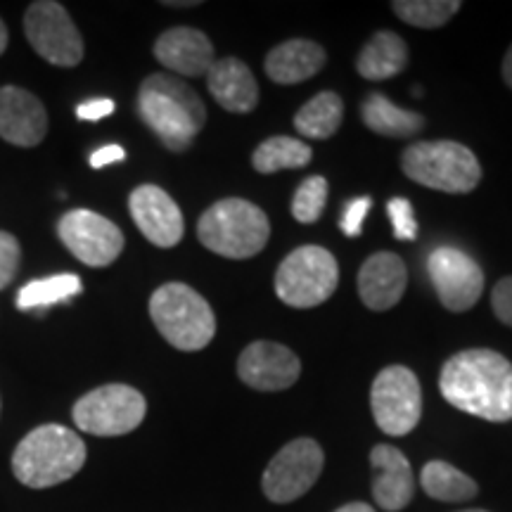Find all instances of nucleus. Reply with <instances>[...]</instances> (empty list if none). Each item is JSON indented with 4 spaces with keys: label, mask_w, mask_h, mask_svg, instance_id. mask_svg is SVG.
<instances>
[{
    "label": "nucleus",
    "mask_w": 512,
    "mask_h": 512,
    "mask_svg": "<svg viewBox=\"0 0 512 512\" xmlns=\"http://www.w3.org/2000/svg\"><path fill=\"white\" fill-rule=\"evenodd\" d=\"M439 389L458 411L489 422L512 420V363L494 349H467L448 358Z\"/></svg>",
    "instance_id": "obj_1"
},
{
    "label": "nucleus",
    "mask_w": 512,
    "mask_h": 512,
    "mask_svg": "<svg viewBox=\"0 0 512 512\" xmlns=\"http://www.w3.org/2000/svg\"><path fill=\"white\" fill-rule=\"evenodd\" d=\"M138 114L171 152L188 150L207 124L200 95L171 74L147 76L138 91Z\"/></svg>",
    "instance_id": "obj_2"
},
{
    "label": "nucleus",
    "mask_w": 512,
    "mask_h": 512,
    "mask_svg": "<svg viewBox=\"0 0 512 512\" xmlns=\"http://www.w3.org/2000/svg\"><path fill=\"white\" fill-rule=\"evenodd\" d=\"M86 463V444L74 430L41 425L19 441L12 453V472L29 489H50L74 475Z\"/></svg>",
    "instance_id": "obj_3"
},
{
    "label": "nucleus",
    "mask_w": 512,
    "mask_h": 512,
    "mask_svg": "<svg viewBox=\"0 0 512 512\" xmlns=\"http://www.w3.org/2000/svg\"><path fill=\"white\" fill-rule=\"evenodd\" d=\"M197 238L209 252L226 259H249L266 247L271 223L261 207L240 197H228L204 211L197 223Z\"/></svg>",
    "instance_id": "obj_4"
},
{
    "label": "nucleus",
    "mask_w": 512,
    "mask_h": 512,
    "mask_svg": "<svg viewBox=\"0 0 512 512\" xmlns=\"http://www.w3.org/2000/svg\"><path fill=\"white\" fill-rule=\"evenodd\" d=\"M401 169L411 181L448 195H465L482 181V166L475 152L456 140L413 143L401 155Z\"/></svg>",
    "instance_id": "obj_5"
},
{
    "label": "nucleus",
    "mask_w": 512,
    "mask_h": 512,
    "mask_svg": "<svg viewBox=\"0 0 512 512\" xmlns=\"http://www.w3.org/2000/svg\"><path fill=\"white\" fill-rule=\"evenodd\" d=\"M157 330L178 351H200L216 335V316L207 299L185 283H166L150 297Z\"/></svg>",
    "instance_id": "obj_6"
},
{
    "label": "nucleus",
    "mask_w": 512,
    "mask_h": 512,
    "mask_svg": "<svg viewBox=\"0 0 512 512\" xmlns=\"http://www.w3.org/2000/svg\"><path fill=\"white\" fill-rule=\"evenodd\" d=\"M339 283L337 259L328 249L304 245L285 256L275 271V294L294 309H313L335 294Z\"/></svg>",
    "instance_id": "obj_7"
},
{
    "label": "nucleus",
    "mask_w": 512,
    "mask_h": 512,
    "mask_svg": "<svg viewBox=\"0 0 512 512\" xmlns=\"http://www.w3.org/2000/svg\"><path fill=\"white\" fill-rule=\"evenodd\" d=\"M147 401L128 384H105L74 403V422L95 437H124L145 420Z\"/></svg>",
    "instance_id": "obj_8"
},
{
    "label": "nucleus",
    "mask_w": 512,
    "mask_h": 512,
    "mask_svg": "<svg viewBox=\"0 0 512 512\" xmlns=\"http://www.w3.org/2000/svg\"><path fill=\"white\" fill-rule=\"evenodd\" d=\"M370 406L377 427L389 437H406L418 427L422 415V389L418 375L406 366L380 370L370 389Z\"/></svg>",
    "instance_id": "obj_9"
},
{
    "label": "nucleus",
    "mask_w": 512,
    "mask_h": 512,
    "mask_svg": "<svg viewBox=\"0 0 512 512\" xmlns=\"http://www.w3.org/2000/svg\"><path fill=\"white\" fill-rule=\"evenodd\" d=\"M24 31L31 48L55 67H76L83 60V38L60 3H31L24 15Z\"/></svg>",
    "instance_id": "obj_10"
},
{
    "label": "nucleus",
    "mask_w": 512,
    "mask_h": 512,
    "mask_svg": "<svg viewBox=\"0 0 512 512\" xmlns=\"http://www.w3.org/2000/svg\"><path fill=\"white\" fill-rule=\"evenodd\" d=\"M323 448L313 439H294L278 451L264 472V494L273 503H292L316 484L323 472Z\"/></svg>",
    "instance_id": "obj_11"
},
{
    "label": "nucleus",
    "mask_w": 512,
    "mask_h": 512,
    "mask_svg": "<svg viewBox=\"0 0 512 512\" xmlns=\"http://www.w3.org/2000/svg\"><path fill=\"white\" fill-rule=\"evenodd\" d=\"M57 235L76 259L93 268L114 264L124 249V233L119 226L88 209L67 211L57 223Z\"/></svg>",
    "instance_id": "obj_12"
},
{
    "label": "nucleus",
    "mask_w": 512,
    "mask_h": 512,
    "mask_svg": "<svg viewBox=\"0 0 512 512\" xmlns=\"http://www.w3.org/2000/svg\"><path fill=\"white\" fill-rule=\"evenodd\" d=\"M432 285L448 311H470L484 292V273L472 256L458 247H437L427 259Z\"/></svg>",
    "instance_id": "obj_13"
},
{
    "label": "nucleus",
    "mask_w": 512,
    "mask_h": 512,
    "mask_svg": "<svg viewBox=\"0 0 512 512\" xmlns=\"http://www.w3.org/2000/svg\"><path fill=\"white\" fill-rule=\"evenodd\" d=\"M238 375L259 392H283L302 375V363L292 349L278 342H252L238 358Z\"/></svg>",
    "instance_id": "obj_14"
},
{
    "label": "nucleus",
    "mask_w": 512,
    "mask_h": 512,
    "mask_svg": "<svg viewBox=\"0 0 512 512\" xmlns=\"http://www.w3.org/2000/svg\"><path fill=\"white\" fill-rule=\"evenodd\" d=\"M133 221L152 245L169 249L183 240L185 221L178 204L159 185H140L128 197Z\"/></svg>",
    "instance_id": "obj_15"
},
{
    "label": "nucleus",
    "mask_w": 512,
    "mask_h": 512,
    "mask_svg": "<svg viewBox=\"0 0 512 512\" xmlns=\"http://www.w3.org/2000/svg\"><path fill=\"white\" fill-rule=\"evenodd\" d=\"M48 133V112L34 93L0 88V138L17 147H36Z\"/></svg>",
    "instance_id": "obj_16"
},
{
    "label": "nucleus",
    "mask_w": 512,
    "mask_h": 512,
    "mask_svg": "<svg viewBox=\"0 0 512 512\" xmlns=\"http://www.w3.org/2000/svg\"><path fill=\"white\" fill-rule=\"evenodd\" d=\"M152 53H155L157 62L162 64V67L171 69V72L181 76H190V79L207 76L211 64L216 62L214 46H211L209 36L192 27L166 29L164 34L157 38Z\"/></svg>",
    "instance_id": "obj_17"
},
{
    "label": "nucleus",
    "mask_w": 512,
    "mask_h": 512,
    "mask_svg": "<svg viewBox=\"0 0 512 512\" xmlns=\"http://www.w3.org/2000/svg\"><path fill=\"white\" fill-rule=\"evenodd\" d=\"M375 503L387 512H399L413 501L415 479L408 458L396 446L380 444L370 453Z\"/></svg>",
    "instance_id": "obj_18"
},
{
    "label": "nucleus",
    "mask_w": 512,
    "mask_h": 512,
    "mask_svg": "<svg viewBox=\"0 0 512 512\" xmlns=\"http://www.w3.org/2000/svg\"><path fill=\"white\" fill-rule=\"evenodd\" d=\"M408 273L399 254L377 252L358 271V297L370 311H387L401 302Z\"/></svg>",
    "instance_id": "obj_19"
},
{
    "label": "nucleus",
    "mask_w": 512,
    "mask_h": 512,
    "mask_svg": "<svg viewBox=\"0 0 512 512\" xmlns=\"http://www.w3.org/2000/svg\"><path fill=\"white\" fill-rule=\"evenodd\" d=\"M207 86L214 100L228 112L247 114L259 105V83L252 69L238 57H223L211 64Z\"/></svg>",
    "instance_id": "obj_20"
},
{
    "label": "nucleus",
    "mask_w": 512,
    "mask_h": 512,
    "mask_svg": "<svg viewBox=\"0 0 512 512\" xmlns=\"http://www.w3.org/2000/svg\"><path fill=\"white\" fill-rule=\"evenodd\" d=\"M325 50L313 41L292 38L280 43L266 55L264 72L278 86H294V83L309 81L325 67Z\"/></svg>",
    "instance_id": "obj_21"
},
{
    "label": "nucleus",
    "mask_w": 512,
    "mask_h": 512,
    "mask_svg": "<svg viewBox=\"0 0 512 512\" xmlns=\"http://www.w3.org/2000/svg\"><path fill=\"white\" fill-rule=\"evenodd\" d=\"M408 64L406 41L394 31H377L358 53L356 69L363 79L384 81L401 74Z\"/></svg>",
    "instance_id": "obj_22"
},
{
    "label": "nucleus",
    "mask_w": 512,
    "mask_h": 512,
    "mask_svg": "<svg viewBox=\"0 0 512 512\" xmlns=\"http://www.w3.org/2000/svg\"><path fill=\"white\" fill-rule=\"evenodd\" d=\"M361 119L370 131L387 138H411L422 131L425 117L418 112L403 110L382 93H370L361 105Z\"/></svg>",
    "instance_id": "obj_23"
},
{
    "label": "nucleus",
    "mask_w": 512,
    "mask_h": 512,
    "mask_svg": "<svg viewBox=\"0 0 512 512\" xmlns=\"http://www.w3.org/2000/svg\"><path fill=\"white\" fill-rule=\"evenodd\" d=\"M344 119V102L337 93L323 91L302 105V110L294 114V128L304 138L325 140L335 136Z\"/></svg>",
    "instance_id": "obj_24"
},
{
    "label": "nucleus",
    "mask_w": 512,
    "mask_h": 512,
    "mask_svg": "<svg viewBox=\"0 0 512 512\" xmlns=\"http://www.w3.org/2000/svg\"><path fill=\"white\" fill-rule=\"evenodd\" d=\"M420 484L427 496L444 503L472 501L479 494L475 479L467 477L458 467L444 463V460H430V463L422 467Z\"/></svg>",
    "instance_id": "obj_25"
},
{
    "label": "nucleus",
    "mask_w": 512,
    "mask_h": 512,
    "mask_svg": "<svg viewBox=\"0 0 512 512\" xmlns=\"http://www.w3.org/2000/svg\"><path fill=\"white\" fill-rule=\"evenodd\" d=\"M311 147L299 138L273 136L254 150L252 164L259 174H275L283 169H302L311 162Z\"/></svg>",
    "instance_id": "obj_26"
},
{
    "label": "nucleus",
    "mask_w": 512,
    "mask_h": 512,
    "mask_svg": "<svg viewBox=\"0 0 512 512\" xmlns=\"http://www.w3.org/2000/svg\"><path fill=\"white\" fill-rule=\"evenodd\" d=\"M81 292V280L74 273L50 275L46 280H34L24 285L17 294V309L22 311H43L48 306L69 302Z\"/></svg>",
    "instance_id": "obj_27"
},
{
    "label": "nucleus",
    "mask_w": 512,
    "mask_h": 512,
    "mask_svg": "<svg viewBox=\"0 0 512 512\" xmlns=\"http://www.w3.org/2000/svg\"><path fill=\"white\" fill-rule=\"evenodd\" d=\"M392 10L401 22L418 29H439L460 10L458 0H396Z\"/></svg>",
    "instance_id": "obj_28"
},
{
    "label": "nucleus",
    "mask_w": 512,
    "mask_h": 512,
    "mask_svg": "<svg viewBox=\"0 0 512 512\" xmlns=\"http://www.w3.org/2000/svg\"><path fill=\"white\" fill-rule=\"evenodd\" d=\"M328 181L323 176L304 178L292 197V216L299 223H316L328 202Z\"/></svg>",
    "instance_id": "obj_29"
},
{
    "label": "nucleus",
    "mask_w": 512,
    "mask_h": 512,
    "mask_svg": "<svg viewBox=\"0 0 512 512\" xmlns=\"http://www.w3.org/2000/svg\"><path fill=\"white\" fill-rule=\"evenodd\" d=\"M389 219H392L394 226V235L399 240H415L418 235V221H415V211L411 207V202L406 197H394L389 202Z\"/></svg>",
    "instance_id": "obj_30"
},
{
    "label": "nucleus",
    "mask_w": 512,
    "mask_h": 512,
    "mask_svg": "<svg viewBox=\"0 0 512 512\" xmlns=\"http://www.w3.org/2000/svg\"><path fill=\"white\" fill-rule=\"evenodd\" d=\"M19 256H22V249H19V242L15 235L0 230V290H5L19 271Z\"/></svg>",
    "instance_id": "obj_31"
},
{
    "label": "nucleus",
    "mask_w": 512,
    "mask_h": 512,
    "mask_svg": "<svg viewBox=\"0 0 512 512\" xmlns=\"http://www.w3.org/2000/svg\"><path fill=\"white\" fill-rule=\"evenodd\" d=\"M370 204H373L370 197H356V200L351 202L347 209H344L342 221H339V228H342V233L347 235V238H358V235H361L363 221H366Z\"/></svg>",
    "instance_id": "obj_32"
},
{
    "label": "nucleus",
    "mask_w": 512,
    "mask_h": 512,
    "mask_svg": "<svg viewBox=\"0 0 512 512\" xmlns=\"http://www.w3.org/2000/svg\"><path fill=\"white\" fill-rule=\"evenodd\" d=\"M491 309L503 325L512 328V275L496 283L494 292H491Z\"/></svg>",
    "instance_id": "obj_33"
},
{
    "label": "nucleus",
    "mask_w": 512,
    "mask_h": 512,
    "mask_svg": "<svg viewBox=\"0 0 512 512\" xmlns=\"http://www.w3.org/2000/svg\"><path fill=\"white\" fill-rule=\"evenodd\" d=\"M114 112V102L102 98V100H86L81 102L79 107H76V117L83 119V121H98V119H105L110 117Z\"/></svg>",
    "instance_id": "obj_34"
},
{
    "label": "nucleus",
    "mask_w": 512,
    "mask_h": 512,
    "mask_svg": "<svg viewBox=\"0 0 512 512\" xmlns=\"http://www.w3.org/2000/svg\"><path fill=\"white\" fill-rule=\"evenodd\" d=\"M124 157H126L124 147H119V145H107V147H100L98 152H93L91 166H93V169H102V166H107V164L124 162Z\"/></svg>",
    "instance_id": "obj_35"
},
{
    "label": "nucleus",
    "mask_w": 512,
    "mask_h": 512,
    "mask_svg": "<svg viewBox=\"0 0 512 512\" xmlns=\"http://www.w3.org/2000/svg\"><path fill=\"white\" fill-rule=\"evenodd\" d=\"M501 74H503V81L508 83V88L512 91V46L508 48V53H505V57H503Z\"/></svg>",
    "instance_id": "obj_36"
},
{
    "label": "nucleus",
    "mask_w": 512,
    "mask_h": 512,
    "mask_svg": "<svg viewBox=\"0 0 512 512\" xmlns=\"http://www.w3.org/2000/svg\"><path fill=\"white\" fill-rule=\"evenodd\" d=\"M335 512H375V510L370 508V505H366V503H347V505H342V508L335 510Z\"/></svg>",
    "instance_id": "obj_37"
},
{
    "label": "nucleus",
    "mask_w": 512,
    "mask_h": 512,
    "mask_svg": "<svg viewBox=\"0 0 512 512\" xmlns=\"http://www.w3.org/2000/svg\"><path fill=\"white\" fill-rule=\"evenodd\" d=\"M166 8H195V5H200V3H197V0H183V3H181V0H166Z\"/></svg>",
    "instance_id": "obj_38"
},
{
    "label": "nucleus",
    "mask_w": 512,
    "mask_h": 512,
    "mask_svg": "<svg viewBox=\"0 0 512 512\" xmlns=\"http://www.w3.org/2000/svg\"><path fill=\"white\" fill-rule=\"evenodd\" d=\"M5 48H8V27H5L3 19H0V55L5 53Z\"/></svg>",
    "instance_id": "obj_39"
},
{
    "label": "nucleus",
    "mask_w": 512,
    "mask_h": 512,
    "mask_svg": "<svg viewBox=\"0 0 512 512\" xmlns=\"http://www.w3.org/2000/svg\"><path fill=\"white\" fill-rule=\"evenodd\" d=\"M460 512H486V510H460Z\"/></svg>",
    "instance_id": "obj_40"
}]
</instances>
